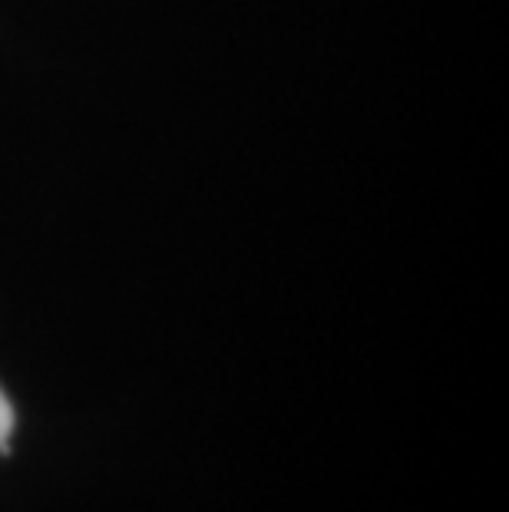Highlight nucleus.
<instances>
[{"label": "nucleus", "instance_id": "1", "mask_svg": "<svg viewBox=\"0 0 509 512\" xmlns=\"http://www.w3.org/2000/svg\"><path fill=\"white\" fill-rule=\"evenodd\" d=\"M10 433H14V407H10V400L0 390V453H7Z\"/></svg>", "mask_w": 509, "mask_h": 512}]
</instances>
